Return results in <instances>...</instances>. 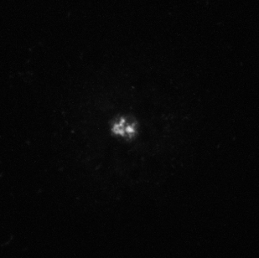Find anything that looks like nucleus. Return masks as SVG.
Returning <instances> with one entry per match:
<instances>
[{"instance_id": "f257e3e1", "label": "nucleus", "mask_w": 259, "mask_h": 258, "mask_svg": "<svg viewBox=\"0 0 259 258\" xmlns=\"http://www.w3.org/2000/svg\"><path fill=\"white\" fill-rule=\"evenodd\" d=\"M113 132L115 134H119L121 136L131 135L134 134V127L126 124L124 120H120L118 123H116L113 127Z\"/></svg>"}]
</instances>
